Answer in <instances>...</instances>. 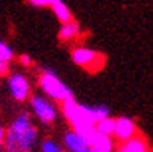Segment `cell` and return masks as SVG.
<instances>
[{
  "instance_id": "603a6c76",
  "label": "cell",
  "mask_w": 153,
  "mask_h": 152,
  "mask_svg": "<svg viewBox=\"0 0 153 152\" xmlns=\"http://www.w3.org/2000/svg\"><path fill=\"white\" fill-rule=\"evenodd\" d=\"M147 152H150V151H147Z\"/></svg>"
},
{
  "instance_id": "7c38bea8",
  "label": "cell",
  "mask_w": 153,
  "mask_h": 152,
  "mask_svg": "<svg viewBox=\"0 0 153 152\" xmlns=\"http://www.w3.org/2000/svg\"><path fill=\"white\" fill-rule=\"evenodd\" d=\"M93 149H96L97 152H114L115 149V143H114V139L112 137H108V136H102L97 133L93 145H91Z\"/></svg>"
},
{
  "instance_id": "6da1fadb",
  "label": "cell",
  "mask_w": 153,
  "mask_h": 152,
  "mask_svg": "<svg viewBox=\"0 0 153 152\" xmlns=\"http://www.w3.org/2000/svg\"><path fill=\"white\" fill-rule=\"evenodd\" d=\"M39 142V133L32 116L26 111L20 113L6 128L3 143L5 152H33Z\"/></svg>"
},
{
  "instance_id": "5b68a950",
  "label": "cell",
  "mask_w": 153,
  "mask_h": 152,
  "mask_svg": "<svg viewBox=\"0 0 153 152\" xmlns=\"http://www.w3.org/2000/svg\"><path fill=\"white\" fill-rule=\"evenodd\" d=\"M30 110L32 114L42 123V125H52L55 123V120L58 119V106L53 103V100H50L49 97L39 96V94H33L30 97Z\"/></svg>"
},
{
  "instance_id": "5bb4252c",
  "label": "cell",
  "mask_w": 153,
  "mask_h": 152,
  "mask_svg": "<svg viewBox=\"0 0 153 152\" xmlns=\"http://www.w3.org/2000/svg\"><path fill=\"white\" fill-rule=\"evenodd\" d=\"M39 151L41 152H65V148L55 139H44L39 143Z\"/></svg>"
},
{
  "instance_id": "277c9868",
  "label": "cell",
  "mask_w": 153,
  "mask_h": 152,
  "mask_svg": "<svg viewBox=\"0 0 153 152\" xmlns=\"http://www.w3.org/2000/svg\"><path fill=\"white\" fill-rule=\"evenodd\" d=\"M71 59L79 67L88 70L91 73L100 72L106 64L105 55H102L93 49H88V47H74L71 50Z\"/></svg>"
},
{
  "instance_id": "2e32d148",
  "label": "cell",
  "mask_w": 153,
  "mask_h": 152,
  "mask_svg": "<svg viewBox=\"0 0 153 152\" xmlns=\"http://www.w3.org/2000/svg\"><path fill=\"white\" fill-rule=\"evenodd\" d=\"M14 58V50L6 44L5 41H2L0 40V59L2 61H6V62H9L11 59Z\"/></svg>"
},
{
  "instance_id": "ba28073f",
  "label": "cell",
  "mask_w": 153,
  "mask_h": 152,
  "mask_svg": "<svg viewBox=\"0 0 153 152\" xmlns=\"http://www.w3.org/2000/svg\"><path fill=\"white\" fill-rule=\"evenodd\" d=\"M62 145L68 152H85L86 149H88V146H86L85 142L80 139V136L76 131H73V129L64 133Z\"/></svg>"
},
{
  "instance_id": "7402d4cb",
  "label": "cell",
  "mask_w": 153,
  "mask_h": 152,
  "mask_svg": "<svg viewBox=\"0 0 153 152\" xmlns=\"http://www.w3.org/2000/svg\"><path fill=\"white\" fill-rule=\"evenodd\" d=\"M2 151H3V148H0V152H2Z\"/></svg>"
},
{
  "instance_id": "9a60e30c",
  "label": "cell",
  "mask_w": 153,
  "mask_h": 152,
  "mask_svg": "<svg viewBox=\"0 0 153 152\" xmlns=\"http://www.w3.org/2000/svg\"><path fill=\"white\" fill-rule=\"evenodd\" d=\"M93 114H94V120H96V125H97L99 122L108 119L111 111H109V108L106 105H96V106H93Z\"/></svg>"
},
{
  "instance_id": "7a4b0ae2",
  "label": "cell",
  "mask_w": 153,
  "mask_h": 152,
  "mask_svg": "<svg viewBox=\"0 0 153 152\" xmlns=\"http://www.w3.org/2000/svg\"><path fill=\"white\" fill-rule=\"evenodd\" d=\"M62 114H64L65 119H67V122L71 126V129L76 131V133L96 128L93 106L79 103L74 97L67 99L65 102H62Z\"/></svg>"
},
{
  "instance_id": "44dd1931",
  "label": "cell",
  "mask_w": 153,
  "mask_h": 152,
  "mask_svg": "<svg viewBox=\"0 0 153 152\" xmlns=\"http://www.w3.org/2000/svg\"><path fill=\"white\" fill-rule=\"evenodd\" d=\"M85 152H97V151H96V149H93V148H88Z\"/></svg>"
},
{
  "instance_id": "e0dca14e",
  "label": "cell",
  "mask_w": 153,
  "mask_h": 152,
  "mask_svg": "<svg viewBox=\"0 0 153 152\" xmlns=\"http://www.w3.org/2000/svg\"><path fill=\"white\" fill-rule=\"evenodd\" d=\"M29 5H32L35 8H50L52 0H30Z\"/></svg>"
},
{
  "instance_id": "ffe728a7",
  "label": "cell",
  "mask_w": 153,
  "mask_h": 152,
  "mask_svg": "<svg viewBox=\"0 0 153 152\" xmlns=\"http://www.w3.org/2000/svg\"><path fill=\"white\" fill-rule=\"evenodd\" d=\"M5 139H6V128L0 123V148H3Z\"/></svg>"
},
{
  "instance_id": "d6986e66",
  "label": "cell",
  "mask_w": 153,
  "mask_h": 152,
  "mask_svg": "<svg viewBox=\"0 0 153 152\" xmlns=\"http://www.w3.org/2000/svg\"><path fill=\"white\" fill-rule=\"evenodd\" d=\"M20 62L23 64V66H26V67H30L32 66V58L29 56V55H26V53H23V55H20Z\"/></svg>"
},
{
  "instance_id": "52a82bcc",
  "label": "cell",
  "mask_w": 153,
  "mask_h": 152,
  "mask_svg": "<svg viewBox=\"0 0 153 152\" xmlns=\"http://www.w3.org/2000/svg\"><path fill=\"white\" fill-rule=\"evenodd\" d=\"M137 123L127 117V116H121V117H117L115 119V133H114V137L124 143L130 139H134L137 137Z\"/></svg>"
},
{
  "instance_id": "8fae6325",
  "label": "cell",
  "mask_w": 153,
  "mask_h": 152,
  "mask_svg": "<svg viewBox=\"0 0 153 152\" xmlns=\"http://www.w3.org/2000/svg\"><path fill=\"white\" fill-rule=\"evenodd\" d=\"M59 40L62 41H71V40H76L79 35H80V26L77 21H70V23H65V25H61L59 28Z\"/></svg>"
},
{
  "instance_id": "9c48e42d",
  "label": "cell",
  "mask_w": 153,
  "mask_h": 152,
  "mask_svg": "<svg viewBox=\"0 0 153 152\" xmlns=\"http://www.w3.org/2000/svg\"><path fill=\"white\" fill-rule=\"evenodd\" d=\"M50 8H52L53 14L56 15V18L61 21V25H65V23L73 21V15H71L70 8L67 6L65 2H62V0H52V6Z\"/></svg>"
},
{
  "instance_id": "ac0fdd59",
  "label": "cell",
  "mask_w": 153,
  "mask_h": 152,
  "mask_svg": "<svg viewBox=\"0 0 153 152\" xmlns=\"http://www.w3.org/2000/svg\"><path fill=\"white\" fill-rule=\"evenodd\" d=\"M9 73V62L0 59V76H6Z\"/></svg>"
},
{
  "instance_id": "3957f363",
  "label": "cell",
  "mask_w": 153,
  "mask_h": 152,
  "mask_svg": "<svg viewBox=\"0 0 153 152\" xmlns=\"http://www.w3.org/2000/svg\"><path fill=\"white\" fill-rule=\"evenodd\" d=\"M38 84H39V88L42 90V93H44L50 100L65 102L67 99L73 97V91L50 69H46L39 73Z\"/></svg>"
},
{
  "instance_id": "8992f818",
  "label": "cell",
  "mask_w": 153,
  "mask_h": 152,
  "mask_svg": "<svg viewBox=\"0 0 153 152\" xmlns=\"http://www.w3.org/2000/svg\"><path fill=\"white\" fill-rule=\"evenodd\" d=\"M8 88H9L11 96L18 102H25L30 97V82L21 73H12L9 76Z\"/></svg>"
},
{
  "instance_id": "30bf717a",
  "label": "cell",
  "mask_w": 153,
  "mask_h": 152,
  "mask_svg": "<svg viewBox=\"0 0 153 152\" xmlns=\"http://www.w3.org/2000/svg\"><path fill=\"white\" fill-rule=\"evenodd\" d=\"M147 151H149L147 142L141 136H137L134 139L121 143L118 148V152H147Z\"/></svg>"
},
{
  "instance_id": "4fadbf2b",
  "label": "cell",
  "mask_w": 153,
  "mask_h": 152,
  "mask_svg": "<svg viewBox=\"0 0 153 152\" xmlns=\"http://www.w3.org/2000/svg\"><path fill=\"white\" fill-rule=\"evenodd\" d=\"M96 131L102 136H108V137H114V133H115V119H111L108 117L102 122H99L96 125Z\"/></svg>"
}]
</instances>
